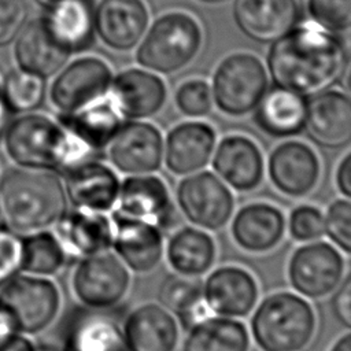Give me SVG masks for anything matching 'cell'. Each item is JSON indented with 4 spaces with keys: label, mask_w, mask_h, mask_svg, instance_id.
Wrapping results in <instances>:
<instances>
[{
    "label": "cell",
    "mask_w": 351,
    "mask_h": 351,
    "mask_svg": "<svg viewBox=\"0 0 351 351\" xmlns=\"http://www.w3.org/2000/svg\"><path fill=\"white\" fill-rule=\"evenodd\" d=\"M347 66L343 40L307 21L271 43L267 67L274 86L302 96H314L337 84Z\"/></svg>",
    "instance_id": "obj_1"
},
{
    "label": "cell",
    "mask_w": 351,
    "mask_h": 351,
    "mask_svg": "<svg viewBox=\"0 0 351 351\" xmlns=\"http://www.w3.org/2000/svg\"><path fill=\"white\" fill-rule=\"evenodd\" d=\"M66 211V191L55 173L22 167L10 169L0 178L1 221L15 233L47 230Z\"/></svg>",
    "instance_id": "obj_2"
},
{
    "label": "cell",
    "mask_w": 351,
    "mask_h": 351,
    "mask_svg": "<svg viewBox=\"0 0 351 351\" xmlns=\"http://www.w3.org/2000/svg\"><path fill=\"white\" fill-rule=\"evenodd\" d=\"M4 140L8 155L19 166L62 176L97 155L59 121L41 114H26L10 122Z\"/></svg>",
    "instance_id": "obj_3"
},
{
    "label": "cell",
    "mask_w": 351,
    "mask_h": 351,
    "mask_svg": "<svg viewBox=\"0 0 351 351\" xmlns=\"http://www.w3.org/2000/svg\"><path fill=\"white\" fill-rule=\"evenodd\" d=\"M252 311L251 335L262 351H300L315 333V311L299 293H270Z\"/></svg>",
    "instance_id": "obj_4"
},
{
    "label": "cell",
    "mask_w": 351,
    "mask_h": 351,
    "mask_svg": "<svg viewBox=\"0 0 351 351\" xmlns=\"http://www.w3.org/2000/svg\"><path fill=\"white\" fill-rule=\"evenodd\" d=\"M203 32L199 22L182 11H171L154 21L137 49L136 59L152 71L171 74L186 66L200 51Z\"/></svg>",
    "instance_id": "obj_5"
},
{
    "label": "cell",
    "mask_w": 351,
    "mask_h": 351,
    "mask_svg": "<svg viewBox=\"0 0 351 351\" xmlns=\"http://www.w3.org/2000/svg\"><path fill=\"white\" fill-rule=\"evenodd\" d=\"M60 304V291L48 277L18 273L0 287V307L23 335H34L49 326Z\"/></svg>",
    "instance_id": "obj_6"
},
{
    "label": "cell",
    "mask_w": 351,
    "mask_h": 351,
    "mask_svg": "<svg viewBox=\"0 0 351 351\" xmlns=\"http://www.w3.org/2000/svg\"><path fill=\"white\" fill-rule=\"evenodd\" d=\"M267 90V73L261 59L248 52L226 56L213 75V101L230 117L255 110Z\"/></svg>",
    "instance_id": "obj_7"
},
{
    "label": "cell",
    "mask_w": 351,
    "mask_h": 351,
    "mask_svg": "<svg viewBox=\"0 0 351 351\" xmlns=\"http://www.w3.org/2000/svg\"><path fill=\"white\" fill-rule=\"evenodd\" d=\"M130 273L110 251L80 259L71 277V288L80 303L90 310L107 311L128 293Z\"/></svg>",
    "instance_id": "obj_8"
},
{
    "label": "cell",
    "mask_w": 351,
    "mask_h": 351,
    "mask_svg": "<svg viewBox=\"0 0 351 351\" xmlns=\"http://www.w3.org/2000/svg\"><path fill=\"white\" fill-rule=\"evenodd\" d=\"M182 215L204 230H218L232 218L234 197L226 184L211 171H199L182 178L176 191Z\"/></svg>",
    "instance_id": "obj_9"
},
{
    "label": "cell",
    "mask_w": 351,
    "mask_h": 351,
    "mask_svg": "<svg viewBox=\"0 0 351 351\" xmlns=\"http://www.w3.org/2000/svg\"><path fill=\"white\" fill-rule=\"evenodd\" d=\"M341 252L324 240L307 241L298 247L288 262V278L302 296L319 299L330 295L344 276Z\"/></svg>",
    "instance_id": "obj_10"
},
{
    "label": "cell",
    "mask_w": 351,
    "mask_h": 351,
    "mask_svg": "<svg viewBox=\"0 0 351 351\" xmlns=\"http://www.w3.org/2000/svg\"><path fill=\"white\" fill-rule=\"evenodd\" d=\"M112 74L108 64L93 56L70 63L52 82L49 96L62 114L75 112L108 93Z\"/></svg>",
    "instance_id": "obj_11"
},
{
    "label": "cell",
    "mask_w": 351,
    "mask_h": 351,
    "mask_svg": "<svg viewBox=\"0 0 351 351\" xmlns=\"http://www.w3.org/2000/svg\"><path fill=\"white\" fill-rule=\"evenodd\" d=\"M163 138L148 122H125L108 144V156L122 173L140 176L156 171L163 159Z\"/></svg>",
    "instance_id": "obj_12"
},
{
    "label": "cell",
    "mask_w": 351,
    "mask_h": 351,
    "mask_svg": "<svg viewBox=\"0 0 351 351\" xmlns=\"http://www.w3.org/2000/svg\"><path fill=\"white\" fill-rule=\"evenodd\" d=\"M111 218L115 255L129 270L148 273L162 261L165 252L163 232L148 222L114 211Z\"/></svg>",
    "instance_id": "obj_13"
},
{
    "label": "cell",
    "mask_w": 351,
    "mask_h": 351,
    "mask_svg": "<svg viewBox=\"0 0 351 351\" xmlns=\"http://www.w3.org/2000/svg\"><path fill=\"white\" fill-rule=\"evenodd\" d=\"M118 213L158 226L162 232L176 222V210L165 181L152 174L128 177L119 188Z\"/></svg>",
    "instance_id": "obj_14"
},
{
    "label": "cell",
    "mask_w": 351,
    "mask_h": 351,
    "mask_svg": "<svg viewBox=\"0 0 351 351\" xmlns=\"http://www.w3.org/2000/svg\"><path fill=\"white\" fill-rule=\"evenodd\" d=\"M271 184L289 197H303L317 185L321 165L311 147L302 141H284L277 145L267 163Z\"/></svg>",
    "instance_id": "obj_15"
},
{
    "label": "cell",
    "mask_w": 351,
    "mask_h": 351,
    "mask_svg": "<svg viewBox=\"0 0 351 351\" xmlns=\"http://www.w3.org/2000/svg\"><path fill=\"white\" fill-rule=\"evenodd\" d=\"M300 18L298 0H234L233 19L240 32L259 44H271Z\"/></svg>",
    "instance_id": "obj_16"
},
{
    "label": "cell",
    "mask_w": 351,
    "mask_h": 351,
    "mask_svg": "<svg viewBox=\"0 0 351 351\" xmlns=\"http://www.w3.org/2000/svg\"><path fill=\"white\" fill-rule=\"evenodd\" d=\"M304 130L321 148L340 149L351 144V97L324 90L307 101Z\"/></svg>",
    "instance_id": "obj_17"
},
{
    "label": "cell",
    "mask_w": 351,
    "mask_h": 351,
    "mask_svg": "<svg viewBox=\"0 0 351 351\" xmlns=\"http://www.w3.org/2000/svg\"><path fill=\"white\" fill-rule=\"evenodd\" d=\"M203 296L217 315L243 318L255 308L259 288L248 270L226 265L213 270L203 281Z\"/></svg>",
    "instance_id": "obj_18"
},
{
    "label": "cell",
    "mask_w": 351,
    "mask_h": 351,
    "mask_svg": "<svg viewBox=\"0 0 351 351\" xmlns=\"http://www.w3.org/2000/svg\"><path fill=\"white\" fill-rule=\"evenodd\" d=\"M53 228L67 258L80 261L108 251L112 244L111 218L104 213L84 208L66 211Z\"/></svg>",
    "instance_id": "obj_19"
},
{
    "label": "cell",
    "mask_w": 351,
    "mask_h": 351,
    "mask_svg": "<svg viewBox=\"0 0 351 351\" xmlns=\"http://www.w3.org/2000/svg\"><path fill=\"white\" fill-rule=\"evenodd\" d=\"M62 351H129L122 328L106 311L86 307L67 314L62 329Z\"/></svg>",
    "instance_id": "obj_20"
},
{
    "label": "cell",
    "mask_w": 351,
    "mask_h": 351,
    "mask_svg": "<svg viewBox=\"0 0 351 351\" xmlns=\"http://www.w3.org/2000/svg\"><path fill=\"white\" fill-rule=\"evenodd\" d=\"M149 12L144 0H100L95 8L96 33L115 51L136 47L148 29Z\"/></svg>",
    "instance_id": "obj_21"
},
{
    "label": "cell",
    "mask_w": 351,
    "mask_h": 351,
    "mask_svg": "<svg viewBox=\"0 0 351 351\" xmlns=\"http://www.w3.org/2000/svg\"><path fill=\"white\" fill-rule=\"evenodd\" d=\"M108 95L125 119H144L163 107L167 89L159 75L129 69L112 78Z\"/></svg>",
    "instance_id": "obj_22"
},
{
    "label": "cell",
    "mask_w": 351,
    "mask_h": 351,
    "mask_svg": "<svg viewBox=\"0 0 351 351\" xmlns=\"http://www.w3.org/2000/svg\"><path fill=\"white\" fill-rule=\"evenodd\" d=\"M213 167L229 186L240 192H248L262 182L265 162L255 141L241 134H230L218 143Z\"/></svg>",
    "instance_id": "obj_23"
},
{
    "label": "cell",
    "mask_w": 351,
    "mask_h": 351,
    "mask_svg": "<svg viewBox=\"0 0 351 351\" xmlns=\"http://www.w3.org/2000/svg\"><path fill=\"white\" fill-rule=\"evenodd\" d=\"M287 219L274 204L254 202L243 206L232 219L230 233L244 251L262 254L276 248L284 239Z\"/></svg>",
    "instance_id": "obj_24"
},
{
    "label": "cell",
    "mask_w": 351,
    "mask_h": 351,
    "mask_svg": "<svg viewBox=\"0 0 351 351\" xmlns=\"http://www.w3.org/2000/svg\"><path fill=\"white\" fill-rule=\"evenodd\" d=\"M122 333L129 351H174L180 337L176 317L156 303H144L132 310Z\"/></svg>",
    "instance_id": "obj_25"
},
{
    "label": "cell",
    "mask_w": 351,
    "mask_h": 351,
    "mask_svg": "<svg viewBox=\"0 0 351 351\" xmlns=\"http://www.w3.org/2000/svg\"><path fill=\"white\" fill-rule=\"evenodd\" d=\"M215 129L199 121L182 122L174 126L165 141V163L178 176H188L202 170L215 149Z\"/></svg>",
    "instance_id": "obj_26"
},
{
    "label": "cell",
    "mask_w": 351,
    "mask_h": 351,
    "mask_svg": "<svg viewBox=\"0 0 351 351\" xmlns=\"http://www.w3.org/2000/svg\"><path fill=\"white\" fill-rule=\"evenodd\" d=\"M63 177L66 196L75 208L106 213L118 202L121 188L118 176L96 159L70 169Z\"/></svg>",
    "instance_id": "obj_27"
},
{
    "label": "cell",
    "mask_w": 351,
    "mask_h": 351,
    "mask_svg": "<svg viewBox=\"0 0 351 351\" xmlns=\"http://www.w3.org/2000/svg\"><path fill=\"white\" fill-rule=\"evenodd\" d=\"M93 0H62L41 16L51 37L67 52L88 49L95 40Z\"/></svg>",
    "instance_id": "obj_28"
},
{
    "label": "cell",
    "mask_w": 351,
    "mask_h": 351,
    "mask_svg": "<svg viewBox=\"0 0 351 351\" xmlns=\"http://www.w3.org/2000/svg\"><path fill=\"white\" fill-rule=\"evenodd\" d=\"M307 101L304 96L278 86L265 92L255 107L254 121L273 137H292L304 130Z\"/></svg>",
    "instance_id": "obj_29"
},
{
    "label": "cell",
    "mask_w": 351,
    "mask_h": 351,
    "mask_svg": "<svg viewBox=\"0 0 351 351\" xmlns=\"http://www.w3.org/2000/svg\"><path fill=\"white\" fill-rule=\"evenodd\" d=\"M59 122L99 154L110 144L115 133L125 123V118L107 93L75 112L60 114Z\"/></svg>",
    "instance_id": "obj_30"
},
{
    "label": "cell",
    "mask_w": 351,
    "mask_h": 351,
    "mask_svg": "<svg viewBox=\"0 0 351 351\" xmlns=\"http://www.w3.org/2000/svg\"><path fill=\"white\" fill-rule=\"evenodd\" d=\"M70 55L51 37L41 18L27 23L18 34L15 59L19 69L27 73L48 78L63 67Z\"/></svg>",
    "instance_id": "obj_31"
},
{
    "label": "cell",
    "mask_w": 351,
    "mask_h": 351,
    "mask_svg": "<svg viewBox=\"0 0 351 351\" xmlns=\"http://www.w3.org/2000/svg\"><path fill=\"white\" fill-rule=\"evenodd\" d=\"M165 252L173 271L200 277L214 265L217 245L207 230L197 226H182L170 236Z\"/></svg>",
    "instance_id": "obj_32"
},
{
    "label": "cell",
    "mask_w": 351,
    "mask_h": 351,
    "mask_svg": "<svg viewBox=\"0 0 351 351\" xmlns=\"http://www.w3.org/2000/svg\"><path fill=\"white\" fill-rule=\"evenodd\" d=\"M250 332L237 318L213 315L186 330L182 351H248Z\"/></svg>",
    "instance_id": "obj_33"
},
{
    "label": "cell",
    "mask_w": 351,
    "mask_h": 351,
    "mask_svg": "<svg viewBox=\"0 0 351 351\" xmlns=\"http://www.w3.org/2000/svg\"><path fill=\"white\" fill-rule=\"evenodd\" d=\"M66 261L67 255L53 232L47 229L22 236V271L49 277L56 274Z\"/></svg>",
    "instance_id": "obj_34"
},
{
    "label": "cell",
    "mask_w": 351,
    "mask_h": 351,
    "mask_svg": "<svg viewBox=\"0 0 351 351\" xmlns=\"http://www.w3.org/2000/svg\"><path fill=\"white\" fill-rule=\"evenodd\" d=\"M1 93L11 114L33 111L44 101L45 78L22 69L12 70L4 80Z\"/></svg>",
    "instance_id": "obj_35"
},
{
    "label": "cell",
    "mask_w": 351,
    "mask_h": 351,
    "mask_svg": "<svg viewBox=\"0 0 351 351\" xmlns=\"http://www.w3.org/2000/svg\"><path fill=\"white\" fill-rule=\"evenodd\" d=\"M158 298L162 306L178 319L204 299L203 281L199 277L170 273L162 280Z\"/></svg>",
    "instance_id": "obj_36"
},
{
    "label": "cell",
    "mask_w": 351,
    "mask_h": 351,
    "mask_svg": "<svg viewBox=\"0 0 351 351\" xmlns=\"http://www.w3.org/2000/svg\"><path fill=\"white\" fill-rule=\"evenodd\" d=\"M307 12L311 21L333 33L351 27V0H307Z\"/></svg>",
    "instance_id": "obj_37"
},
{
    "label": "cell",
    "mask_w": 351,
    "mask_h": 351,
    "mask_svg": "<svg viewBox=\"0 0 351 351\" xmlns=\"http://www.w3.org/2000/svg\"><path fill=\"white\" fill-rule=\"evenodd\" d=\"M287 228L293 240L300 243L314 241L325 233V217L315 206L300 204L291 211Z\"/></svg>",
    "instance_id": "obj_38"
},
{
    "label": "cell",
    "mask_w": 351,
    "mask_h": 351,
    "mask_svg": "<svg viewBox=\"0 0 351 351\" xmlns=\"http://www.w3.org/2000/svg\"><path fill=\"white\" fill-rule=\"evenodd\" d=\"M174 100L184 115L204 117L213 107L211 88L203 80H188L177 88Z\"/></svg>",
    "instance_id": "obj_39"
},
{
    "label": "cell",
    "mask_w": 351,
    "mask_h": 351,
    "mask_svg": "<svg viewBox=\"0 0 351 351\" xmlns=\"http://www.w3.org/2000/svg\"><path fill=\"white\" fill-rule=\"evenodd\" d=\"M325 233L343 252L351 255V200L337 199L326 210Z\"/></svg>",
    "instance_id": "obj_40"
},
{
    "label": "cell",
    "mask_w": 351,
    "mask_h": 351,
    "mask_svg": "<svg viewBox=\"0 0 351 351\" xmlns=\"http://www.w3.org/2000/svg\"><path fill=\"white\" fill-rule=\"evenodd\" d=\"M22 236L0 226V287L21 271Z\"/></svg>",
    "instance_id": "obj_41"
},
{
    "label": "cell",
    "mask_w": 351,
    "mask_h": 351,
    "mask_svg": "<svg viewBox=\"0 0 351 351\" xmlns=\"http://www.w3.org/2000/svg\"><path fill=\"white\" fill-rule=\"evenodd\" d=\"M27 16L29 8L25 0H0V48L18 37Z\"/></svg>",
    "instance_id": "obj_42"
},
{
    "label": "cell",
    "mask_w": 351,
    "mask_h": 351,
    "mask_svg": "<svg viewBox=\"0 0 351 351\" xmlns=\"http://www.w3.org/2000/svg\"><path fill=\"white\" fill-rule=\"evenodd\" d=\"M330 308L335 318L351 330V273H348L332 292Z\"/></svg>",
    "instance_id": "obj_43"
},
{
    "label": "cell",
    "mask_w": 351,
    "mask_h": 351,
    "mask_svg": "<svg viewBox=\"0 0 351 351\" xmlns=\"http://www.w3.org/2000/svg\"><path fill=\"white\" fill-rule=\"evenodd\" d=\"M337 189L351 199V152H348L336 169Z\"/></svg>",
    "instance_id": "obj_44"
},
{
    "label": "cell",
    "mask_w": 351,
    "mask_h": 351,
    "mask_svg": "<svg viewBox=\"0 0 351 351\" xmlns=\"http://www.w3.org/2000/svg\"><path fill=\"white\" fill-rule=\"evenodd\" d=\"M0 351H36V346L27 335L16 332L10 339L0 343Z\"/></svg>",
    "instance_id": "obj_45"
},
{
    "label": "cell",
    "mask_w": 351,
    "mask_h": 351,
    "mask_svg": "<svg viewBox=\"0 0 351 351\" xmlns=\"http://www.w3.org/2000/svg\"><path fill=\"white\" fill-rule=\"evenodd\" d=\"M18 330L10 318V315L0 307V343L10 339L12 335H15Z\"/></svg>",
    "instance_id": "obj_46"
},
{
    "label": "cell",
    "mask_w": 351,
    "mask_h": 351,
    "mask_svg": "<svg viewBox=\"0 0 351 351\" xmlns=\"http://www.w3.org/2000/svg\"><path fill=\"white\" fill-rule=\"evenodd\" d=\"M10 110L7 108L4 99H3V93H1V85H0V138L4 136L7 126L10 123Z\"/></svg>",
    "instance_id": "obj_47"
},
{
    "label": "cell",
    "mask_w": 351,
    "mask_h": 351,
    "mask_svg": "<svg viewBox=\"0 0 351 351\" xmlns=\"http://www.w3.org/2000/svg\"><path fill=\"white\" fill-rule=\"evenodd\" d=\"M329 351H351V332L336 340Z\"/></svg>",
    "instance_id": "obj_48"
},
{
    "label": "cell",
    "mask_w": 351,
    "mask_h": 351,
    "mask_svg": "<svg viewBox=\"0 0 351 351\" xmlns=\"http://www.w3.org/2000/svg\"><path fill=\"white\" fill-rule=\"evenodd\" d=\"M344 85H346V89L348 90L350 96H351V62L346 66V70H344Z\"/></svg>",
    "instance_id": "obj_49"
},
{
    "label": "cell",
    "mask_w": 351,
    "mask_h": 351,
    "mask_svg": "<svg viewBox=\"0 0 351 351\" xmlns=\"http://www.w3.org/2000/svg\"><path fill=\"white\" fill-rule=\"evenodd\" d=\"M34 1L47 10V8H49V7L55 5V4H58V3L62 1V0H34Z\"/></svg>",
    "instance_id": "obj_50"
},
{
    "label": "cell",
    "mask_w": 351,
    "mask_h": 351,
    "mask_svg": "<svg viewBox=\"0 0 351 351\" xmlns=\"http://www.w3.org/2000/svg\"><path fill=\"white\" fill-rule=\"evenodd\" d=\"M202 3H207V4H219V3H225L228 0H199Z\"/></svg>",
    "instance_id": "obj_51"
},
{
    "label": "cell",
    "mask_w": 351,
    "mask_h": 351,
    "mask_svg": "<svg viewBox=\"0 0 351 351\" xmlns=\"http://www.w3.org/2000/svg\"><path fill=\"white\" fill-rule=\"evenodd\" d=\"M36 351H56L52 347H36Z\"/></svg>",
    "instance_id": "obj_52"
},
{
    "label": "cell",
    "mask_w": 351,
    "mask_h": 351,
    "mask_svg": "<svg viewBox=\"0 0 351 351\" xmlns=\"http://www.w3.org/2000/svg\"><path fill=\"white\" fill-rule=\"evenodd\" d=\"M0 222H1V213H0Z\"/></svg>",
    "instance_id": "obj_53"
}]
</instances>
